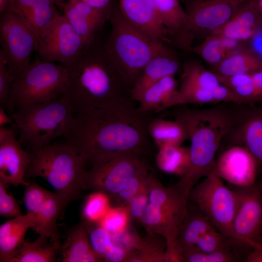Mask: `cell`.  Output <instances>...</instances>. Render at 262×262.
Returning a JSON list of instances; mask_svg holds the SVG:
<instances>
[{"instance_id": "cell-1", "label": "cell", "mask_w": 262, "mask_h": 262, "mask_svg": "<svg viewBox=\"0 0 262 262\" xmlns=\"http://www.w3.org/2000/svg\"><path fill=\"white\" fill-rule=\"evenodd\" d=\"M127 99L75 115L65 139L73 144L91 165L129 154L151 152L148 125L154 116Z\"/></svg>"}, {"instance_id": "cell-2", "label": "cell", "mask_w": 262, "mask_h": 262, "mask_svg": "<svg viewBox=\"0 0 262 262\" xmlns=\"http://www.w3.org/2000/svg\"><path fill=\"white\" fill-rule=\"evenodd\" d=\"M66 67L68 82L65 96L75 115L131 99V89L110 56L105 43H100L95 39L85 45Z\"/></svg>"}, {"instance_id": "cell-3", "label": "cell", "mask_w": 262, "mask_h": 262, "mask_svg": "<svg viewBox=\"0 0 262 262\" xmlns=\"http://www.w3.org/2000/svg\"><path fill=\"white\" fill-rule=\"evenodd\" d=\"M177 106L174 117L184 125L191 144L189 169L177 183L190 193L213 170L216 153L232 125L231 109L230 102L202 109Z\"/></svg>"}, {"instance_id": "cell-4", "label": "cell", "mask_w": 262, "mask_h": 262, "mask_svg": "<svg viewBox=\"0 0 262 262\" xmlns=\"http://www.w3.org/2000/svg\"><path fill=\"white\" fill-rule=\"evenodd\" d=\"M26 177L45 179L67 204L81 197L86 159L68 141L31 149Z\"/></svg>"}, {"instance_id": "cell-5", "label": "cell", "mask_w": 262, "mask_h": 262, "mask_svg": "<svg viewBox=\"0 0 262 262\" xmlns=\"http://www.w3.org/2000/svg\"><path fill=\"white\" fill-rule=\"evenodd\" d=\"M110 20L112 29L105 46L131 90L147 63L169 46L132 26L118 8L112 9Z\"/></svg>"}, {"instance_id": "cell-6", "label": "cell", "mask_w": 262, "mask_h": 262, "mask_svg": "<svg viewBox=\"0 0 262 262\" xmlns=\"http://www.w3.org/2000/svg\"><path fill=\"white\" fill-rule=\"evenodd\" d=\"M11 116L19 131V142L33 149L49 145L58 137H66L72 129L75 115L69 100L64 96L23 106Z\"/></svg>"}, {"instance_id": "cell-7", "label": "cell", "mask_w": 262, "mask_h": 262, "mask_svg": "<svg viewBox=\"0 0 262 262\" xmlns=\"http://www.w3.org/2000/svg\"><path fill=\"white\" fill-rule=\"evenodd\" d=\"M68 82L65 66L37 58L14 81L10 99L11 114L23 106L65 96Z\"/></svg>"}, {"instance_id": "cell-8", "label": "cell", "mask_w": 262, "mask_h": 262, "mask_svg": "<svg viewBox=\"0 0 262 262\" xmlns=\"http://www.w3.org/2000/svg\"><path fill=\"white\" fill-rule=\"evenodd\" d=\"M189 201L202 212L218 231L239 240L233 230L237 204L236 194L213 171L191 189Z\"/></svg>"}, {"instance_id": "cell-9", "label": "cell", "mask_w": 262, "mask_h": 262, "mask_svg": "<svg viewBox=\"0 0 262 262\" xmlns=\"http://www.w3.org/2000/svg\"><path fill=\"white\" fill-rule=\"evenodd\" d=\"M0 42L11 73L16 77L30 65L38 37L25 20L13 10L0 14Z\"/></svg>"}, {"instance_id": "cell-10", "label": "cell", "mask_w": 262, "mask_h": 262, "mask_svg": "<svg viewBox=\"0 0 262 262\" xmlns=\"http://www.w3.org/2000/svg\"><path fill=\"white\" fill-rule=\"evenodd\" d=\"M149 167L144 156L129 154L92 165L82 178L83 190L100 192L110 201L126 183L143 169Z\"/></svg>"}, {"instance_id": "cell-11", "label": "cell", "mask_w": 262, "mask_h": 262, "mask_svg": "<svg viewBox=\"0 0 262 262\" xmlns=\"http://www.w3.org/2000/svg\"><path fill=\"white\" fill-rule=\"evenodd\" d=\"M85 45L82 38L60 15L38 35L36 51L40 59L58 62L66 67Z\"/></svg>"}, {"instance_id": "cell-12", "label": "cell", "mask_w": 262, "mask_h": 262, "mask_svg": "<svg viewBox=\"0 0 262 262\" xmlns=\"http://www.w3.org/2000/svg\"><path fill=\"white\" fill-rule=\"evenodd\" d=\"M231 108L232 125L223 141L229 146L246 147L257 162L260 177L262 175V101L259 105L231 102Z\"/></svg>"}, {"instance_id": "cell-13", "label": "cell", "mask_w": 262, "mask_h": 262, "mask_svg": "<svg viewBox=\"0 0 262 262\" xmlns=\"http://www.w3.org/2000/svg\"><path fill=\"white\" fill-rule=\"evenodd\" d=\"M237 200L233 222L237 238L253 249L262 250V191L257 184L233 186Z\"/></svg>"}, {"instance_id": "cell-14", "label": "cell", "mask_w": 262, "mask_h": 262, "mask_svg": "<svg viewBox=\"0 0 262 262\" xmlns=\"http://www.w3.org/2000/svg\"><path fill=\"white\" fill-rule=\"evenodd\" d=\"M250 0H188L185 11L194 37H205L229 20Z\"/></svg>"}, {"instance_id": "cell-15", "label": "cell", "mask_w": 262, "mask_h": 262, "mask_svg": "<svg viewBox=\"0 0 262 262\" xmlns=\"http://www.w3.org/2000/svg\"><path fill=\"white\" fill-rule=\"evenodd\" d=\"M223 180L235 187L256 183L258 177L257 162L248 149L241 145H229L218 156L213 170Z\"/></svg>"}, {"instance_id": "cell-16", "label": "cell", "mask_w": 262, "mask_h": 262, "mask_svg": "<svg viewBox=\"0 0 262 262\" xmlns=\"http://www.w3.org/2000/svg\"><path fill=\"white\" fill-rule=\"evenodd\" d=\"M20 144L13 129L0 127V180L15 186H26L29 182L25 178L31 155Z\"/></svg>"}, {"instance_id": "cell-17", "label": "cell", "mask_w": 262, "mask_h": 262, "mask_svg": "<svg viewBox=\"0 0 262 262\" xmlns=\"http://www.w3.org/2000/svg\"><path fill=\"white\" fill-rule=\"evenodd\" d=\"M63 16L86 44L95 39L97 33L110 19L112 8L98 9L77 0L58 4Z\"/></svg>"}, {"instance_id": "cell-18", "label": "cell", "mask_w": 262, "mask_h": 262, "mask_svg": "<svg viewBox=\"0 0 262 262\" xmlns=\"http://www.w3.org/2000/svg\"><path fill=\"white\" fill-rule=\"evenodd\" d=\"M164 27L167 42L191 52L195 39L189 28L185 10L179 0H153Z\"/></svg>"}, {"instance_id": "cell-19", "label": "cell", "mask_w": 262, "mask_h": 262, "mask_svg": "<svg viewBox=\"0 0 262 262\" xmlns=\"http://www.w3.org/2000/svg\"><path fill=\"white\" fill-rule=\"evenodd\" d=\"M119 9L132 26L151 38L167 42L165 29L153 0H120Z\"/></svg>"}, {"instance_id": "cell-20", "label": "cell", "mask_w": 262, "mask_h": 262, "mask_svg": "<svg viewBox=\"0 0 262 262\" xmlns=\"http://www.w3.org/2000/svg\"><path fill=\"white\" fill-rule=\"evenodd\" d=\"M181 66L177 53L168 47L147 63L131 90V99L139 102L148 88L166 76H174Z\"/></svg>"}, {"instance_id": "cell-21", "label": "cell", "mask_w": 262, "mask_h": 262, "mask_svg": "<svg viewBox=\"0 0 262 262\" xmlns=\"http://www.w3.org/2000/svg\"><path fill=\"white\" fill-rule=\"evenodd\" d=\"M262 33V18L255 8L253 0H250L243 4L229 20L212 34L251 42Z\"/></svg>"}, {"instance_id": "cell-22", "label": "cell", "mask_w": 262, "mask_h": 262, "mask_svg": "<svg viewBox=\"0 0 262 262\" xmlns=\"http://www.w3.org/2000/svg\"><path fill=\"white\" fill-rule=\"evenodd\" d=\"M143 112L159 113L181 105L179 88L174 76H166L148 88L139 101Z\"/></svg>"}, {"instance_id": "cell-23", "label": "cell", "mask_w": 262, "mask_h": 262, "mask_svg": "<svg viewBox=\"0 0 262 262\" xmlns=\"http://www.w3.org/2000/svg\"><path fill=\"white\" fill-rule=\"evenodd\" d=\"M214 229H216L209 219L195 205L188 202L177 238V245L182 256L193 251L197 242Z\"/></svg>"}, {"instance_id": "cell-24", "label": "cell", "mask_w": 262, "mask_h": 262, "mask_svg": "<svg viewBox=\"0 0 262 262\" xmlns=\"http://www.w3.org/2000/svg\"><path fill=\"white\" fill-rule=\"evenodd\" d=\"M37 220L36 213H27L10 220L0 226V262H7L25 241V234Z\"/></svg>"}, {"instance_id": "cell-25", "label": "cell", "mask_w": 262, "mask_h": 262, "mask_svg": "<svg viewBox=\"0 0 262 262\" xmlns=\"http://www.w3.org/2000/svg\"><path fill=\"white\" fill-rule=\"evenodd\" d=\"M210 67L212 71L223 76L252 73L262 71V56L249 42L233 55Z\"/></svg>"}, {"instance_id": "cell-26", "label": "cell", "mask_w": 262, "mask_h": 262, "mask_svg": "<svg viewBox=\"0 0 262 262\" xmlns=\"http://www.w3.org/2000/svg\"><path fill=\"white\" fill-rule=\"evenodd\" d=\"M61 248V262H98L103 260L92 249L86 228L82 221L68 232Z\"/></svg>"}, {"instance_id": "cell-27", "label": "cell", "mask_w": 262, "mask_h": 262, "mask_svg": "<svg viewBox=\"0 0 262 262\" xmlns=\"http://www.w3.org/2000/svg\"><path fill=\"white\" fill-rule=\"evenodd\" d=\"M66 205L65 200L60 195L51 192L36 213V222L31 228L39 235L49 237L57 250L60 248V245L57 219L60 212Z\"/></svg>"}, {"instance_id": "cell-28", "label": "cell", "mask_w": 262, "mask_h": 262, "mask_svg": "<svg viewBox=\"0 0 262 262\" xmlns=\"http://www.w3.org/2000/svg\"><path fill=\"white\" fill-rule=\"evenodd\" d=\"M202 43L193 46L191 52L201 57L213 66L233 55L248 42L211 34L204 38Z\"/></svg>"}, {"instance_id": "cell-29", "label": "cell", "mask_w": 262, "mask_h": 262, "mask_svg": "<svg viewBox=\"0 0 262 262\" xmlns=\"http://www.w3.org/2000/svg\"><path fill=\"white\" fill-rule=\"evenodd\" d=\"M148 132L158 148L166 146L182 145L188 139L187 131L178 119L174 120L153 117L148 125Z\"/></svg>"}, {"instance_id": "cell-30", "label": "cell", "mask_w": 262, "mask_h": 262, "mask_svg": "<svg viewBox=\"0 0 262 262\" xmlns=\"http://www.w3.org/2000/svg\"><path fill=\"white\" fill-rule=\"evenodd\" d=\"M49 237L39 235L33 242L24 241L8 259L7 262H53L57 249Z\"/></svg>"}, {"instance_id": "cell-31", "label": "cell", "mask_w": 262, "mask_h": 262, "mask_svg": "<svg viewBox=\"0 0 262 262\" xmlns=\"http://www.w3.org/2000/svg\"><path fill=\"white\" fill-rule=\"evenodd\" d=\"M156 162L163 172L180 177L187 172L190 166L189 147L179 145L159 147Z\"/></svg>"}, {"instance_id": "cell-32", "label": "cell", "mask_w": 262, "mask_h": 262, "mask_svg": "<svg viewBox=\"0 0 262 262\" xmlns=\"http://www.w3.org/2000/svg\"><path fill=\"white\" fill-rule=\"evenodd\" d=\"M181 71L180 87L213 90L221 84L215 73L195 60L184 61Z\"/></svg>"}, {"instance_id": "cell-33", "label": "cell", "mask_w": 262, "mask_h": 262, "mask_svg": "<svg viewBox=\"0 0 262 262\" xmlns=\"http://www.w3.org/2000/svg\"><path fill=\"white\" fill-rule=\"evenodd\" d=\"M166 247V240L163 236L147 232L145 237L140 238L131 262H165Z\"/></svg>"}, {"instance_id": "cell-34", "label": "cell", "mask_w": 262, "mask_h": 262, "mask_svg": "<svg viewBox=\"0 0 262 262\" xmlns=\"http://www.w3.org/2000/svg\"><path fill=\"white\" fill-rule=\"evenodd\" d=\"M238 248L253 249L247 244L214 229L206 233L197 242L193 251L208 253Z\"/></svg>"}, {"instance_id": "cell-35", "label": "cell", "mask_w": 262, "mask_h": 262, "mask_svg": "<svg viewBox=\"0 0 262 262\" xmlns=\"http://www.w3.org/2000/svg\"><path fill=\"white\" fill-rule=\"evenodd\" d=\"M54 0H36L30 12L24 18L37 36L50 25L60 14Z\"/></svg>"}, {"instance_id": "cell-36", "label": "cell", "mask_w": 262, "mask_h": 262, "mask_svg": "<svg viewBox=\"0 0 262 262\" xmlns=\"http://www.w3.org/2000/svg\"><path fill=\"white\" fill-rule=\"evenodd\" d=\"M244 248L212 252L192 251L182 255L184 262H245L250 251Z\"/></svg>"}, {"instance_id": "cell-37", "label": "cell", "mask_w": 262, "mask_h": 262, "mask_svg": "<svg viewBox=\"0 0 262 262\" xmlns=\"http://www.w3.org/2000/svg\"><path fill=\"white\" fill-rule=\"evenodd\" d=\"M109 197L100 192L87 196L82 210V220L99 223L112 207Z\"/></svg>"}, {"instance_id": "cell-38", "label": "cell", "mask_w": 262, "mask_h": 262, "mask_svg": "<svg viewBox=\"0 0 262 262\" xmlns=\"http://www.w3.org/2000/svg\"><path fill=\"white\" fill-rule=\"evenodd\" d=\"M149 169V167L143 169L128 180L116 195L110 200V203L113 207L126 206L142 187L150 173Z\"/></svg>"}, {"instance_id": "cell-39", "label": "cell", "mask_w": 262, "mask_h": 262, "mask_svg": "<svg viewBox=\"0 0 262 262\" xmlns=\"http://www.w3.org/2000/svg\"><path fill=\"white\" fill-rule=\"evenodd\" d=\"M87 230L94 251L103 261V258L113 244L111 234L100 223L82 221Z\"/></svg>"}, {"instance_id": "cell-40", "label": "cell", "mask_w": 262, "mask_h": 262, "mask_svg": "<svg viewBox=\"0 0 262 262\" xmlns=\"http://www.w3.org/2000/svg\"><path fill=\"white\" fill-rule=\"evenodd\" d=\"M246 104L262 101V71L248 74L246 82L232 89Z\"/></svg>"}, {"instance_id": "cell-41", "label": "cell", "mask_w": 262, "mask_h": 262, "mask_svg": "<svg viewBox=\"0 0 262 262\" xmlns=\"http://www.w3.org/2000/svg\"><path fill=\"white\" fill-rule=\"evenodd\" d=\"M16 77L11 73L2 51L0 49V103L12 113L10 99L12 86Z\"/></svg>"}, {"instance_id": "cell-42", "label": "cell", "mask_w": 262, "mask_h": 262, "mask_svg": "<svg viewBox=\"0 0 262 262\" xmlns=\"http://www.w3.org/2000/svg\"><path fill=\"white\" fill-rule=\"evenodd\" d=\"M130 221L125 207H112L99 223L111 235L116 234L127 229Z\"/></svg>"}, {"instance_id": "cell-43", "label": "cell", "mask_w": 262, "mask_h": 262, "mask_svg": "<svg viewBox=\"0 0 262 262\" xmlns=\"http://www.w3.org/2000/svg\"><path fill=\"white\" fill-rule=\"evenodd\" d=\"M51 193L35 182H29L23 197L27 213H36Z\"/></svg>"}, {"instance_id": "cell-44", "label": "cell", "mask_w": 262, "mask_h": 262, "mask_svg": "<svg viewBox=\"0 0 262 262\" xmlns=\"http://www.w3.org/2000/svg\"><path fill=\"white\" fill-rule=\"evenodd\" d=\"M149 174L139 192L125 207L130 220L140 222L143 213L149 203L148 183Z\"/></svg>"}, {"instance_id": "cell-45", "label": "cell", "mask_w": 262, "mask_h": 262, "mask_svg": "<svg viewBox=\"0 0 262 262\" xmlns=\"http://www.w3.org/2000/svg\"><path fill=\"white\" fill-rule=\"evenodd\" d=\"M7 185L0 180V214L7 218L16 217L22 214L15 197L7 193Z\"/></svg>"}, {"instance_id": "cell-46", "label": "cell", "mask_w": 262, "mask_h": 262, "mask_svg": "<svg viewBox=\"0 0 262 262\" xmlns=\"http://www.w3.org/2000/svg\"><path fill=\"white\" fill-rule=\"evenodd\" d=\"M134 254V252L128 251L113 243L105 254L103 260L110 262H131Z\"/></svg>"}, {"instance_id": "cell-47", "label": "cell", "mask_w": 262, "mask_h": 262, "mask_svg": "<svg viewBox=\"0 0 262 262\" xmlns=\"http://www.w3.org/2000/svg\"><path fill=\"white\" fill-rule=\"evenodd\" d=\"M36 1V0H12L10 10L14 11L25 18Z\"/></svg>"}, {"instance_id": "cell-48", "label": "cell", "mask_w": 262, "mask_h": 262, "mask_svg": "<svg viewBox=\"0 0 262 262\" xmlns=\"http://www.w3.org/2000/svg\"><path fill=\"white\" fill-rule=\"evenodd\" d=\"M98 9H106L110 7L111 0H77Z\"/></svg>"}, {"instance_id": "cell-49", "label": "cell", "mask_w": 262, "mask_h": 262, "mask_svg": "<svg viewBox=\"0 0 262 262\" xmlns=\"http://www.w3.org/2000/svg\"><path fill=\"white\" fill-rule=\"evenodd\" d=\"M7 124H11L14 126V127H16V124L11 116H8L5 111V109L0 106V127L4 126Z\"/></svg>"}, {"instance_id": "cell-50", "label": "cell", "mask_w": 262, "mask_h": 262, "mask_svg": "<svg viewBox=\"0 0 262 262\" xmlns=\"http://www.w3.org/2000/svg\"><path fill=\"white\" fill-rule=\"evenodd\" d=\"M246 262H262V250L253 249L246 257Z\"/></svg>"}, {"instance_id": "cell-51", "label": "cell", "mask_w": 262, "mask_h": 262, "mask_svg": "<svg viewBox=\"0 0 262 262\" xmlns=\"http://www.w3.org/2000/svg\"><path fill=\"white\" fill-rule=\"evenodd\" d=\"M250 43L257 52L262 56V33L254 38Z\"/></svg>"}, {"instance_id": "cell-52", "label": "cell", "mask_w": 262, "mask_h": 262, "mask_svg": "<svg viewBox=\"0 0 262 262\" xmlns=\"http://www.w3.org/2000/svg\"><path fill=\"white\" fill-rule=\"evenodd\" d=\"M12 0H0V13L8 11L11 8Z\"/></svg>"}, {"instance_id": "cell-53", "label": "cell", "mask_w": 262, "mask_h": 262, "mask_svg": "<svg viewBox=\"0 0 262 262\" xmlns=\"http://www.w3.org/2000/svg\"><path fill=\"white\" fill-rule=\"evenodd\" d=\"M255 8L262 18V0H253Z\"/></svg>"}, {"instance_id": "cell-54", "label": "cell", "mask_w": 262, "mask_h": 262, "mask_svg": "<svg viewBox=\"0 0 262 262\" xmlns=\"http://www.w3.org/2000/svg\"><path fill=\"white\" fill-rule=\"evenodd\" d=\"M259 177H260L259 180L258 182H257V183L258 184V185L259 186V187H260V188H261V190L262 191V175H261Z\"/></svg>"}, {"instance_id": "cell-55", "label": "cell", "mask_w": 262, "mask_h": 262, "mask_svg": "<svg viewBox=\"0 0 262 262\" xmlns=\"http://www.w3.org/2000/svg\"><path fill=\"white\" fill-rule=\"evenodd\" d=\"M56 3L59 4L61 2H62L63 0H54Z\"/></svg>"}, {"instance_id": "cell-56", "label": "cell", "mask_w": 262, "mask_h": 262, "mask_svg": "<svg viewBox=\"0 0 262 262\" xmlns=\"http://www.w3.org/2000/svg\"><path fill=\"white\" fill-rule=\"evenodd\" d=\"M261 245H262V239H261Z\"/></svg>"}]
</instances>
